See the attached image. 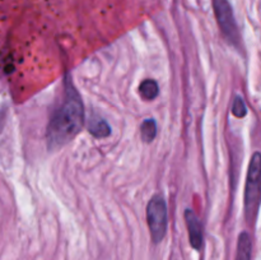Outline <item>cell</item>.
I'll list each match as a JSON object with an SVG mask.
<instances>
[{
	"instance_id": "6da1fadb",
	"label": "cell",
	"mask_w": 261,
	"mask_h": 260,
	"mask_svg": "<svg viewBox=\"0 0 261 260\" xmlns=\"http://www.w3.org/2000/svg\"><path fill=\"white\" fill-rule=\"evenodd\" d=\"M84 126V106L70 78L65 79L64 101L47 126V144L51 149L70 142Z\"/></svg>"
},
{
	"instance_id": "7a4b0ae2",
	"label": "cell",
	"mask_w": 261,
	"mask_h": 260,
	"mask_svg": "<svg viewBox=\"0 0 261 260\" xmlns=\"http://www.w3.org/2000/svg\"><path fill=\"white\" fill-rule=\"evenodd\" d=\"M260 153L255 152L250 162L245 188V217L249 224H254L260 206Z\"/></svg>"
},
{
	"instance_id": "3957f363",
	"label": "cell",
	"mask_w": 261,
	"mask_h": 260,
	"mask_svg": "<svg viewBox=\"0 0 261 260\" xmlns=\"http://www.w3.org/2000/svg\"><path fill=\"white\" fill-rule=\"evenodd\" d=\"M147 222L154 244H160L167 232V203L160 194L153 196L147 205Z\"/></svg>"
},
{
	"instance_id": "277c9868",
	"label": "cell",
	"mask_w": 261,
	"mask_h": 260,
	"mask_svg": "<svg viewBox=\"0 0 261 260\" xmlns=\"http://www.w3.org/2000/svg\"><path fill=\"white\" fill-rule=\"evenodd\" d=\"M213 7L217 22H218L223 35L226 36L229 42L233 45H239L240 32L229 2L228 0H213Z\"/></svg>"
},
{
	"instance_id": "5b68a950",
	"label": "cell",
	"mask_w": 261,
	"mask_h": 260,
	"mask_svg": "<svg viewBox=\"0 0 261 260\" xmlns=\"http://www.w3.org/2000/svg\"><path fill=\"white\" fill-rule=\"evenodd\" d=\"M185 221L191 246L195 250H200L203 247V227H201L200 219L191 209H186Z\"/></svg>"
},
{
	"instance_id": "8992f818",
	"label": "cell",
	"mask_w": 261,
	"mask_h": 260,
	"mask_svg": "<svg viewBox=\"0 0 261 260\" xmlns=\"http://www.w3.org/2000/svg\"><path fill=\"white\" fill-rule=\"evenodd\" d=\"M251 237L247 232H242L237 242L236 260H251Z\"/></svg>"
},
{
	"instance_id": "52a82bcc",
	"label": "cell",
	"mask_w": 261,
	"mask_h": 260,
	"mask_svg": "<svg viewBox=\"0 0 261 260\" xmlns=\"http://www.w3.org/2000/svg\"><path fill=\"white\" fill-rule=\"evenodd\" d=\"M88 132L93 135L94 138H107L111 134V127L107 124L105 120L98 119V117H93L88 121Z\"/></svg>"
},
{
	"instance_id": "ba28073f",
	"label": "cell",
	"mask_w": 261,
	"mask_h": 260,
	"mask_svg": "<svg viewBox=\"0 0 261 260\" xmlns=\"http://www.w3.org/2000/svg\"><path fill=\"white\" fill-rule=\"evenodd\" d=\"M138 92L145 101H153L160 94V87H158L157 82L153 81V79H145L139 84Z\"/></svg>"
},
{
	"instance_id": "9c48e42d",
	"label": "cell",
	"mask_w": 261,
	"mask_h": 260,
	"mask_svg": "<svg viewBox=\"0 0 261 260\" xmlns=\"http://www.w3.org/2000/svg\"><path fill=\"white\" fill-rule=\"evenodd\" d=\"M140 130H142V139L145 143H150L157 135V122L153 119H145L140 126Z\"/></svg>"
},
{
	"instance_id": "30bf717a",
	"label": "cell",
	"mask_w": 261,
	"mask_h": 260,
	"mask_svg": "<svg viewBox=\"0 0 261 260\" xmlns=\"http://www.w3.org/2000/svg\"><path fill=\"white\" fill-rule=\"evenodd\" d=\"M232 114H233L234 117H239V119H242V117L246 116L247 109L242 97L236 96L233 105H232Z\"/></svg>"
},
{
	"instance_id": "8fae6325",
	"label": "cell",
	"mask_w": 261,
	"mask_h": 260,
	"mask_svg": "<svg viewBox=\"0 0 261 260\" xmlns=\"http://www.w3.org/2000/svg\"><path fill=\"white\" fill-rule=\"evenodd\" d=\"M3 124H4V111H0V130H2Z\"/></svg>"
}]
</instances>
